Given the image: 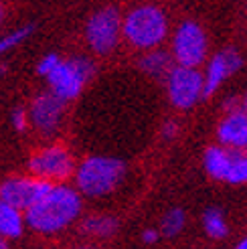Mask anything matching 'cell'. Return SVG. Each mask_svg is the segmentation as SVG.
Returning <instances> with one entry per match:
<instances>
[{"label": "cell", "mask_w": 247, "mask_h": 249, "mask_svg": "<svg viewBox=\"0 0 247 249\" xmlns=\"http://www.w3.org/2000/svg\"><path fill=\"white\" fill-rule=\"evenodd\" d=\"M81 213V196L63 184H51L39 201H35L24 215V223L39 233H57L69 227Z\"/></svg>", "instance_id": "cell-1"}, {"label": "cell", "mask_w": 247, "mask_h": 249, "mask_svg": "<svg viewBox=\"0 0 247 249\" xmlns=\"http://www.w3.org/2000/svg\"><path fill=\"white\" fill-rule=\"evenodd\" d=\"M126 166L118 158L91 156L77 168L75 182L81 195L85 196H106L122 182Z\"/></svg>", "instance_id": "cell-2"}, {"label": "cell", "mask_w": 247, "mask_h": 249, "mask_svg": "<svg viewBox=\"0 0 247 249\" xmlns=\"http://www.w3.org/2000/svg\"><path fill=\"white\" fill-rule=\"evenodd\" d=\"M122 35L138 49H154L166 39L168 20L158 6H138L122 20Z\"/></svg>", "instance_id": "cell-3"}, {"label": "cell", "mask_w": 247, "mask_h": 249, "mask_svg": "<svg viewBox=\"0 0 247 249\" xmlns=\"http://www.w3.org/2000/svg\"><path fill=\"white\" fill-rule=\"evenodd\" d=\"M93 63L83 57H75L69 61H59V63L47 73L49 79V87L51 91L61 97L63 102H69V99H75L83 85L88 83L93 77Z\"/></svg>", "instance_id": "cell-4"}, {"label": "cell", "mask_w": 247, "mask_h": 249, "mask_svg": "<svg viewBox=\"0 0 247 249\" xmlns=\"http://www.w3.org/2000/svg\"><path fill=\"white\" fill-rule=\"evenodd\" d=\"M166 89L172 106L189 109L203 97V75L196 67L175 65L166 75Z\"/></svg>", "instance_id": "cell-5"}, {"label": "cell", "mask_w": 247, "mask_h": 249, "mask_svg": "<svg viewBox=\"0 0 247 249\" xmlns=\"http://www.w3.org/2000/svg\"><path fill=\"white\" fill-rule=\"evenodd\" d=\"M122 36V20L116 8L97 10L88 20L85 27V39L95 53L107 55L112 53Z\"/></svg>", "instance_id": "cell-6"}, {"label": "cell", "mask_w": 247, "mask_h": 249, "mask_svg": "<svg viewBox=\"0 0 247 249\" xmlns=\"http://www.w3.org/2000/svg\"><path fill=\"white\" fill-rule=\"evenodd\" d=\"M172 53L178 65L199 67L207 57V36L196 22H182L175 33Z\"/></svg>", "instance_id": "cell-7"}, {"label": "cell", "mask_w": 247, "mask_h": 249, "mask_svg": "<svg viewBox=\"0 0 247 249\" xmlns=\"http://www.w3.org/2000/svg\"><path fill=\"white\" fill-rule=\"evenodd\" d=\"M51 189V180L45 178H8L0 184V201L20 211H27L35 201Z\"/></svg>", "instance_id": "cell-8"}, {"label": "cell", "mask_w": 247, "mask_h": 249, "mask_svg": "<svg viewBox=\"0 0 247 249\" xmlns=\"http://www.w3.org/2000/svg\"><path fill=\"white\" fill-rule=\"evenodd\" d=\"M29 168L33 170L35 177L39 178H55V180H63L73 172V158L71 154L61 146H51L45 150L36 152Z\"/></svg>", "instance_id": "cell-9"}, {"label": "cell", "mask_w": 247, "mask_h": 249, "mask_svg": "<svg viewBox=\"0 0 247 249\" xmlns=\"http://www.w3.org/2000/svg\"><path fill=\"white\" fill-rule=\"evenodd\" d=\"M63 106L65 102L61 97H57L53 91L41 93L39 97H35V102L31 106V120L35 124V128L41 130L47 136L57 132L61 118H63Z\"/></svg>", "instance_id": "cell-10"}, {"label": "cell", "mask_w": 247, "mask_h": 249, "mask_svg": "<svg viewBox=\"0 0 247 249\" xmlns=\"http://www.w3.org/2000/svg\"><path fill=\"white\" fill-rule=\"evenodd\" d=\"M241 63L243 61L235 49H225V51L217 53L203 75V97H211L217 91V87L225 81V77L233 75L241 67Z\"/></svg>", "instance_id": "cell-11"}, {"label": "cell", "mask_w": 247, "mask_h": 249, "mask_svg": "<svg viewBox=\"0 0 247 249\" xmlns=\"http://www.w3.org/2000/svg\"><path fill=\"white\" fill-rule=\"evenodd\" d=\"M217 138L221 146L245 150L247 148V114L243 109H231L221 120L217 128Z\"/></svg>", "instance_id": "cell-12"}, {"label": "cell", "mask_w": 247, "mask_h": 249, "mask_svg": "<svg viewBox=\"0 0 247 249\" xmlns=\"http://www.w3.org/2000/svg\"><path fill=\"white\" fill-rule=\"evenodd\" d=\"M231 164V148L227 146H211L205 152V168L209 177L215 180H225Z\"/></svg>", "instance_id": "cell-13"}, {"label": "cell", "mask_w": 247, "mask_h": 249, "mask_svg": "<svg viewBox=\"0 0 247 249\" xmlns=\"http://www.w3.org/2000/svg\"><path fill=\"white\" fill-rule=\"evenodd\" d=\"M24 231L22 211L0 201V235L4 239H18Z\"/></svg>", "instance_id": "cell-14"}, {"label": "cell", "mask_w": 247, "mask_h": 249, "mask_svg": "<svg viewBox=\"0 0 247 249\" xmlns=\"http://www.w3.org/2000/svg\"><path fill=\"white\" fill-rule=\"evenodd\" d=\"M172 67H175L172 65V57L164 51H150L140 59V69L156 79H166Z\"/></svg>", "instance_id": "cell-15"}, {"label": "cell", "mask_w": 247, "mask_h": 249, "mask_svg": "<svg viewBox=\"0 0 247 249\" xmlns=\"http://www.w3.org/2000/svg\"><path fill=\"white\" fill-rule=\"evenodd\" d=\"M118 229V221L112 217H89L81 223V231L93 237H109Z\"/></svg>", "instance_id": "cell-16"}, {"label": "cell", "mask_w": 247, "mask_h": 249, "mask_svg": "<svg viewBox=\"0 0 247 249\" xmlns=\"http://www.w3.org/2000/svg\"><path fill=\"white\" fill-rule=\"evenodd\" d=\"M225 182H231V184L247 182V154L243 150L231 148V164H229Z\"/></svg>", "instance_id": "cell-17"}, {"label": "cell", "mask_w": 247, "mask_h": 249, "mask_svg": "<svg viewBox=\"0 0 247 249\" xmlns=\"http://www.w3.org/2000/svg\"><path fill=\"white\" fill-rule=\"evenodd\" d=\"M205 231L211 239H223L227 235V223L223 219V213L219 209H207L203 217Z\"/></svg>", "instance_id": "cell-18"}, {"label": "cell", "mask_w": 247, "mask_h": 249, "mask_svg": "<svg viewBox=\"0 0 247 249\" xmlns=\"http://www.w3.org/2000/svg\"><path fill=\"white\" fill-rule=\"evenodd\" d=\"M184 223H187L184 211L182 209H170L162 219V235L164 237H176V235L184 229Z\"/></svg>", "instance_id": "cell-19"}, {"label": "cell", "mask_w": 247, "mask_h": 249, "mask_svg": "<svg viewBox=\"0 0 247 249\" xmlns=\"http://www.w3.org/2000/svg\"><path fill=\"white\" fill-rule=\"evenodd\" d=\"M33 33V27H22V29H17V31H12L10 35H6V36H2L0 39V55L2 53H6L8 49H12V47H17V45H20L27 36Z\"/></svg>", "instance_id": "cell-20"}, {"label": "cell", "mask_w": 247, "mask_h": 249, "mask_svg": "<svg viewBox=\"0 0 247 249\" xmlns=\"http://www.w3.org/2000/svg\"><path fill=\"white\" fill-rule=\"evenodd\" d=\"M59 61H61V59H59L55 53H51V55L43 57V59H41V63L36 65V71H39V75H45V77H47V73L51 71V69H53V67L59 63Z\"/></svg>", "instance_id": "cell-21"}, {"label": "cell", "mask_w": 247, "mask_h": 249, "mask_svg": "<svg viewBox=\"0 0 247 249\" xmlns=\"http://www.w3.org/2000/svg\"><path fill=\"white\" fill-rule=\"evenodd\" d=\"M12 126H15V130H18V132L27 130V114H24L22 109L12 111Z\"/></svg>", "instance_id": "cell-22"}, {"label": "cell", "mask_w": 247, "mask_h": 249, "mask_svg": "<svg viewBox=\"0 0 247 249\" xmlns=\"http://www.w3.org/2000/svg\"><path fill=\"white\" fill-rule=\"evenodd\" d=\"M176 134H178V124L172 122V120L164 122V126H162V138L164 140H172Z\"/></svg>", "instance_id": "cell-23"}, {"label": "cell", "mask_w": 247, "mask_h": 249, "mask_svg": "<svg viewBox=\"0 0 247 249\" xmlns=\"http://www.w3.org/2000/svg\"><path fill=\"white\" fill-rule=\"evenodd\" d=\"M142 241H144L146 245H154V243L158 241V233H156L154 229H146V231L142 233Z\"/></svg>", "instance_id": "cell-24"}, {"label": "cell", "mask_w": 247, "mask_h": 249, "mask_svg": "<svg viewBox=\"0 0 247 249\" xmlns=\"http://www.w3.org/2000/svg\"><path fill=\"white\" fill-rule=\"evenodd\" d=\"M4 20V4H2V0H0V24H2Z\"/></svg>", "instance_id": "cell-25"}, {"label": "cell", "mask_w": 247, "mask_h": 249, "mask_svg": "<svg viewBox=\"0 0 247 249\" xmlns=\"http://www.w3.org/2000/svg\"><path fill=\"white\" fill-rule=\"evenodd\" d=\"M8 247V243H6V239L2 237V235H0V249H6Z\"/></svg>", "instance_id": "cell-26"}, {"label": "cell", "mask_w": 247, "mask_h": 249, "mask_svg": "<svg viewBox=\"0 0 247 249\" xmlns=\"http://www.w3.org/2000/svg\"><path fill=\"white\" fill-rule=\"evenodd\" d=\"M239 249H247V237H245V239L239 243Z\"/></svg>", "instance_id": "cell-27"}, {"label": "cell", "mask_w": 247, "mask_h": 249, "mask_svg": "<svg viewBox=\"0 0 247 249\" xmlns=\"http://www.w3.org/2000/svg\"><path fill=\"white\" fill-rule=\"evenodd\" d=\"M243 111L247 114V95H245V99H243Z\"/></svg>", "instance_id": "cell-28"}]
</instances>
